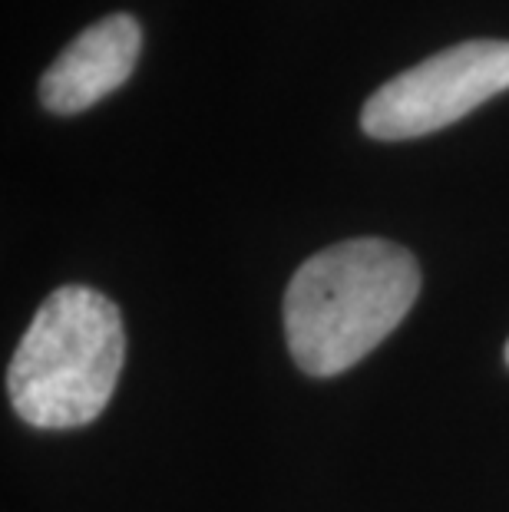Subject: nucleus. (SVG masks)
I'll return each instance as SVG.
<instances>
[{
	"label": "nucleus",
	"instance_id": "nucleus-1",
	"mask_svg": "<svg viewBox=\"0 0 509 512\" xmlns=\"http://www.w3.org/2000/svg\"><path fill=\"white\" fill-rule=\"evenodd\" d=\"M420 294L417 258L384 238L321 248L285 291V334L295 364L334 377L364 361Z\"/></svg>",
	"mask_w": 509,
	"mask_h": 512
},
{
	"label": "nucleus",
	"instance_id": "nucleus-2",
	"mask_svg": "<svg viewBox=\"0 0 509 512\" xmlns=\"http://www.w3.org/2000/svg\"><path fill=\"white\" fill-rule=\"evenodd\" d=\"M123 354V318L106 294L80 285L53 291L10 361V403L30 427H86L110 403Z\"/></svg>",
	"mask_w": 509,
	"mask_h": 512
},
{
	"label": "nucleus",
	"instance_id": "nucleus-3",
	"mask_svg": "<svg viewBox=\"0 0 509 512\" xmlns=\"http://www.w3.org/2000/svg\"><path fill=\"white\" fill-rule=\"evenodd\" d=\"M509 90V40H467L433 53L387 80L364 103L361 126L371 139L400 143L470 116Z\"/></svg>",
	"mask_w": 509,
	"mask_h": 512
},
{
	"label": "nucleus",
	"instance_id": "nucleus-4",
	"mask_svg": "<svg viewBox=\"0 0 509 512\" xmlns=\"http://www.w3.org/2000/svg\"><path fill=\"white\" fill-rule=\"evenodd\" d=\"M143 27L133 14H110L50 63L40 80V103L57 116H77L116 93L136 70Z\"/></svg>",
	"mask_w": 509,
	"mask_h": 512
},
{
	"label": "nucleus",
	"instance_id": "nucleus-5",
	"mask_svg": "<svg viewBox=\"0 0 509 512\" xmlns=\"http://www.w3.org/2000/svg\"><path fill=\"white\" fill-rule=\"evenodd\" d=\"M506 364H509V344H506Z\"/></svg>",
	"mask_w": 509,
	"mask_h": 512
}]
</instances>
